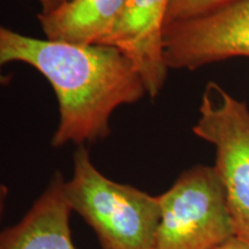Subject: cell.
<instances>
[{
  "label": "cell",
  "instance_id": "6da1fadb",
  "mask_svg": "<svg viewBox=\"0 0 249 249\" xmlns=\"http://www.w3.org/2000/svg\"><path fill=\"white\" fill-rule=\"evenodd\" d=\"M12 62L34 67L54 90L59 124L53 148L108 138L113 112L147 95L135 66L116 48L40 39L0 24V86L11 81L2 71Z\"/></svg>",
  "mask_w": 249,
  "mask_h": 249
},
{
  "label": "cell",
  "instance_id": "7a4b0ae2",
  "mask_svg": "<svg viewBox=\"0 0 249 249\" xmlns=\"http://www.w3.org/2000/svg\"><path fill=\"white\" fill-rule=\"evenodd\" d=\"M73 164L65 196L71 211L95 232L101 249H155L158 196L108 179L93 165L87 145L76 148Z\"/></svg>",
  "mask_w": 249,
  "mask_h": 249
},
{
  "label": "cell",
  "instance_id": "3957f363",
  "mask_svg": "<svg viewBox=\"0 0 249 249\" xmlns=\"http://www.w3.org/2000/svg\"><path fill=\"white\" fill-rule=\"evenodd\" d=\"M158 198L160 219L155 249H217L236 236L213 166L195 165L183 171Z\"/></svg>",
  "mask_w": 249,
  "mask_h": 249
},
{
  "label": "cell",
  "instance_id": "277c9868",
  "mask_svg": "<svg viewBox=\"0 0 249 249\" xmlns=\"http://www.w3.org/2000/svg\"><path fill=\"white\" fill-rule=\"evenodd\" d=\"M197 138L216 149L213 169L224 187L236 236L249 242V108L216 82L202 95Z\"/></svg>",
  "mask_w": 249,
  "mask_h": 249
},
{
  "label": "cell",
  "instance_id": "5b68a950",
  "mask_svg": "<svg viewBox=\"0 0 249 249\" xmlns=\"http://www.w3.org/2000/svg\"><path fill=\"white\" fill-rule=\"evenodd\" d=\"M163 44L169 70L195 71L227 59L249 57V0L166 24Z\"/></svg>",
  "mask_w": 249,
  "mask_h": 249
},
{
  "label": "cell",
  "instance_id": "8992f818",
  "mask_svg": "<svg viewBox=\"0 0 249 249\" xmlns=\"http://www.w3.org/2000/svg\"><path fill=\"white\" fill-rule=\"evenodd\" d=\"M170 0H124L119 17L98 45L119 50L141 76L147 95L164 88L169 67L164 59V28Z\"/></svg>",
  "mask_w": 249,
  "mask_h": 249
},
{
  "label": "cell",
  "instance_id": "52a82bcc",
  "mask_svg": "<svg viewBox=\"0 0 249 249\" xmlns=\"http://www.w3.org/2000/svg\"><path fill=\"white\" fill-rule=\"evenodd\" d=\"M64 174L59 171L30 209L14 225L0 231V249H77L65 196Z\"/></svg>",
  "mask_w": 249,
  "mask_h": 249
},
{
  "label": "cell",
  "instance_id": "ba28073f",
  "mask_svg": "<svg viewBox=\"0 0 249 249\" xmlns=\"http://www.w3.org/2000/svg\"><path fill=\"white\" fill-rule=\"evenodd\" d=\"M124 0H66L38 13L46 39L77 45H98L110 33Z\"/></svg>",
  "mask_w": 249,
  "mask_h": 249
},
{
  "label": "cell",
  "instance_id": "9c48e42d",
  "mask_svg": "<svg viewBox=\"0 0 249 249\" xmlns=\"http://www.w3.org/2000/svg\"><path fill=\"white\" fill-rule=\"evenodd\" d=\"M239 0H170L165 26L202 17Z\"/></svg>",
  "mask_w": 249,
  "mask_h": 249
},
{
  "label": "cell",
  "instance_id": "30bf717a",
  "mask_svg": "<svg viewBox=\"0 0 249 249\" xmlns=\"http://www.w3.org/2000/svg\"><path fill=\"white\" fill-rule=\"evenodd\" d=\"M217 249H249V242L242 240L239 236H233Z\"/></svg>",
  "mask_w": 249,
  "mask_h": 249
},
{
  "label": "cell",
  "instance_id": "8fae6325",
  "mask_svg": "<svg viewBox=\"0 0 249 249\" xmlns=\"http://www.w3.org/2000/svg\"><path fill=\"white\" fill-rule=\"evenodd\" d=\"M8 196H9V189L6 185H2L0 183V222H1L2 216H4L5 210H6V205H7V201H8Z\"/></svg>",
  "mask_w": 249,
  "mask_h": 249
},
{
  "label": "cell",
  "instance_id": "7c38bea8",
  "mask_svg": "<svg viewBox=\"0 0 249 249\" xmlns=\"http://www.w3.org/2000/svg\"><path fill=\"white\" fill-rule=\"evenodd\" d=\"M36 1L38 2L40 7L39 13H48V12L52 11L57 6L66 1V0H36Z\"/></svg>",
  "mask_w": 249,
  "mask_h": 249
}]
</instances>
